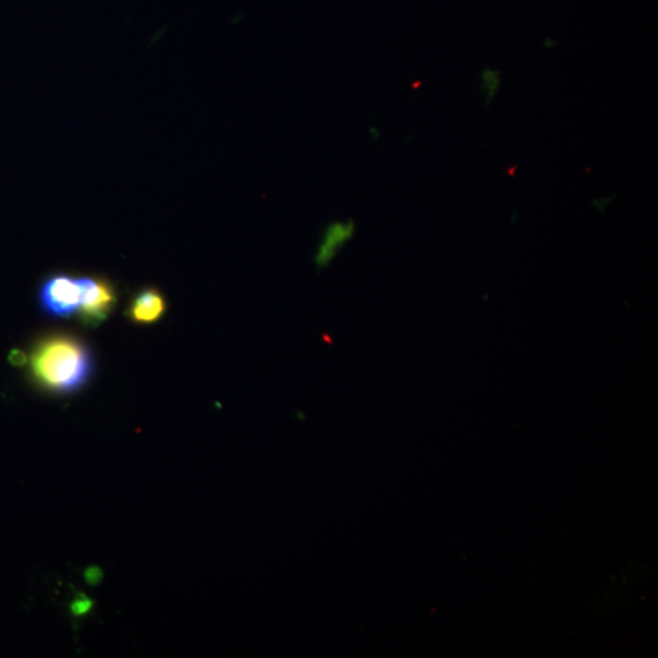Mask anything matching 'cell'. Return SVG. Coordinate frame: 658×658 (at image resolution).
<instances>
[{"mask_svg":"<svg viewBox=\"0 0 658 658\" xmlns=\"http://www.w3.org/2000/svg\"><path fill=\"white\" fill-rule=\"evenodd\" d=\"M92 367L88 348L66 336L45 339L31 355V371L37 382L56 393L74 392L84 386Z\"/></svg>","mask_w":658,"mask_h":658,"instance_id":"obj_1","label":"cell"},{"mask_svg":"<svg viewBox=\"0 0 658 658\" xmlns=\"http://www.w3.org/2000/svg\"><path fill=\"white\" fill-rule=\"evenodd\" d=\"M39 303L51 317L69 318L77 314L81 305L78 280L66 275L50 277L40 287Z\"/></svg>","mask_w":658,"mask_h":658,"instance_id":"obj_2","label":"cell"},{"mask_svg":"<svg viewBox=\"0 0 658 658\" xmlns=\"http://www.w3.org/2000/svg\"><path fill=\"white\" fill-rule=\"evenodd\" d=\"M81 305L78 317L82 324L95 327L107 320L114 310L117 296L111 285L95 279H80Z\"/></svg>","mask_w":658,"mask_h":658,"instance_id":"obj_3","label":"cell"},{"mask_svg":"<svg viewBox=\"0 0 658 658\" xmlns=\"http://www.w3.org/2000/svg\"><path fill=\"white\" fill-rule=\"evenodd\" d=\"M354 233L355 223L353 221H336L328 224L317 249L316 263L327 265L331 261L338 252H341L345 244L353 239Z\"/></svg>","mask_w":658,"mask_h":658,"instance_id":"obj_4","label":"cell"},{"mask_svg":"<svg viewBox=\"0 0 658 658\" xmlns=\"http://www.w3.org/2000/svg\"><path fill=\"white\" fill-rule=\"evenodd\" d=\"M167 312V302L157 290L139 292L130 306V317L133 322L149 325L160 320Z\"/></svg>","mask_w":658,"mask_h":658,"instance_id":"obj_5","label":"cell"}]
</instances>
